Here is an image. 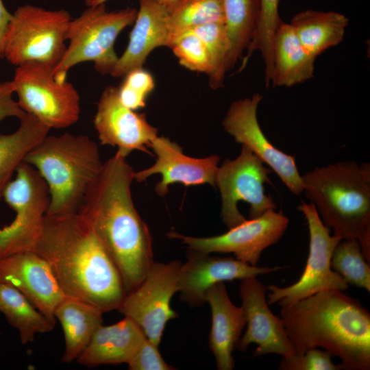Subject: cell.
I'll list each match as a JSON object with an SVG mask.
<instances>
[{"mask_svg": "<svg viewBox=\"0 0 370 370\" xmlns=\"http://www.w3.org/2000/svg\"><path fill=\"white\" fill-rule=\"evenodd\" d=\"M134 173L126 158L116 153L103 164L77 212L116 264L127 293L139 285L154 262L150 231L132 200Z\"/></svg>", "mask_w": 370, "mask_h": 370, "instance_id": "6da1fadb", "label": "cell"}, {"mask_svg": "<svg viewBox=\"0 0 370 370\" xmlns=\"http://www.w3.org/2000/svg\"><path fill=\"white\" fill-rule=\"evenodd\" d=\"M33 251L49 264L66 297L103 313L120 307L127 293L119 271L79 213L46 215Z\"/></svg>", "mask_w": 370, "mask_h": 370, "instance_id": "7a4b0ae2", "label": "cell"}, {"mask_svg": "<svg viewBox=\"0 0 370 370\" xmlns=\"http://www.w3.org/2000/svg\"><path fill=\"white\" fill-rule=\"evenodd\" d=\"M280 319L297 354L321 347L340 369H370V313L339 290L323 291L282 307Z\"/></svg>", "mask_w": 370, "mask_h": 370, "instance_id": "3957f363", "label": "cell"}, {"mask_svg": "<svg viewBox=\"0 0 370 370\" xmlns=\"http://www.w3.org/2000/svg\"><path fill=\"white\" fill-rule=\"evenodd\" d=\"M303 192L334 234L358 240L370 262V164L343 161L301 175Z\"/></svg>", "mask_w": 370, "mask_h": 370, "instance_id": "277c9868", "label": "cell"}, {"mask_svg": "<svg viewBox=\"0 0 370 370\" xmlns=\"http://www.w3.org/2000/svg\"><path fill=\"white\" fill-rule=\"evenodd\" d=\"M24 162L38 171L48 186V216L77 212L103 164L95 141L86 135L70 133L47 134Z\"/></svg>", "mask_w": 370, "mask_h": 370, "instance_id": "5b68a950", "label": "cell"}, {"mask_svg": "<svg viewBox=\"0 0 370 370\" xmlns=\"http://www.w3.org/2000/svg\"><path fill=\"white\" fill-rule=\"evenodd\" d=\"M70 13L25 4L18 6L2 37L0 58L16 66L39 62L55 67L66 49Z\"/></svg>", "mask_w": 370, "mask_h": 370, "instance_id": "8992f818", "label": "cell"}, {"mask_svg": "<svg viewBox=\"0 0 370 370\" xmlns=\"http://www.w3.org/2000/svg\"><path fill=\"white\" fill-rule=\"evenodd\" d=\"M138 10L126 8L108 11L106 4L86 8L72 18L67 32L69 45L53 69L56 79L66 80L68 71L74 66L91 62L102 75L110 74L119 57L114 50L120 33L135 21Z\"/></svg>", "mask_w": 370, "mask_h": 370, "instance_id": "52a82bcc", "label": "cell"}, {"mask_svg": "<svg viewBox=\"0 0 370 370\" xmlns=\"http://www.w3.org/2000/svg\"><path fill=\"white\" fill-rule=\"evenodd\" d=\"M53 66L28 62L16 66L11 80L21 109L51 129H64L80 117V96L66 80L55 78Z\"/></svg>", "mask_w": 370, "mask_h": 370, "instance_id": "ba28073f", "label": "cell"}, {"mask_svg": "<svg viewBox=\"0 0 370 370\" xmlns=\"http://www.w3.org/2000/svg\"><path fill=\"white\" fill-rule=\"evenodd\" d=\"M2 198L16 216L9 225L0 227V258L34 251L50 203L46 182L34 167L23 161Z\"/></svg>", "mask_w": 370, "mask_h": 370, "instance_id": "9c48e42d", "label": "cell"}, {"mask_svg": "<svg viewBox=\"0 0 370 370\" xmlns=\"http://www.w3.org/2000/svg\"><path fill=\"white\" fill-rule=\"evenodd\" d=\"M297 209L304 214L310 234L306 264L301 277L293 284L285 288L273 284L267 287L270 291L268 304L278 303L283 307L321 291H345L348 288L347 283L330 266L334 249L341 238L330 234V228L324 225L313 204L302 201Z\"/></svg>", "mask_w": 370, "mask_h": 370, "instance_id": "30bf717a", "label": "cell"}, {"mask_svg": "<svg viewBox=\"0 0 370 370\" xmlns=\"http://www.w3.org/2000/svg\"><path fill=\"white\" fill-rule=\"evenodd\" d=\"M271 172L244 145L235 159H226L219 166L215 185L221 197V217L229 229L246 220L238 209L239 201L249 204V219L276 209L273 198L265 193L264 183L269 182V175Z\"/></svg>", "mask_w": 370, "mask_h": 370, "instance_id": "8fae6325", "label": "cell"}, {"mask_svg": "<svg viewBox=\"0 0 370 370\" xmlns=\"http://www.w3.org/2000/svg\"><path fill=\"white\" fill-rule=\"evenodd\" d=\"M182 262H153L143 280L125 296L118 310L134 321L146 337L158 345L167 322L178 314L171 308V299L177 292Z\"/></svg>", "mask_w": 370, "mask_h": 370, "instance_id": "7c38bea8", "label": "cell"}, {"mask_svg": "<svg viewBox=\"0 0 370 370\" xmlns=\"http://www.w3.org/2000/svg\"><path fill=\"white\" fill-rule=\"evenodd\" d=\"M288 222L282 211L269 210L217 236L194 237L170 232L168 237L182 241L191 250L205 254L233 253L236 259L256 266L262 251L281 238Z\"/></svg>", "mask_w": 370, "mask_h": 370, "instance_id": "4fadbf2b", "label": "cell"}, {"mask_svg": "<svg viewBox=\"0 0 370 370\" xmlns=\"http://www.w3.org/2000/svg\"><path fill=\"white\" fill-rule=\"evenodd\" d=\"M262 99L259 93L234 101L222 125L236 142L247 147L263 163L269 165L293 194L303 192V184L294 156L276 148L263 133L257 118L258 104Z\"/></svg>", "mask_w": 370, "mask_h": 370, "instance_id": "5bb4252c", "label": "cell"}, {"mask_svg": "<svg viewBox=\"0 0 370 370\" xmlns=\"http://www.w3.org/2000/svg\"><path fill=\"white\" fill-rule=\"evenodd\" d=\"M93 124L102 145L116 147L119 154L126 158L134 150L149 153L147 149L158 136V129L120 101L118 87L108 86L97 103Z\"/></svg>", "mask_w": 370, "mask_h": 370, "instance_id": "9a60e30c", "label": "cell"}, {"mask_svg": "<svg viewBox=\"0 0 370 370\" xmlns=\"http://www.w3.org/2000/svg\"><path fill=\"white\" fill-rule=\"evenodd\" d=\"M266 292L267 287L256 277L241 280L239 295L247 327L235 347L245 352L251 343H256L254 356L267 354H278L283 357L293 355L295 350L281 319L271 311Z\"/></svg>", "mask_w": 370, "mask_h": 370, "instance_id": "2e32d148", "label": "cell"}, {"mask_svg": "<svg viewBox=\"0 0 370 370\" xmlns=\"http://www.w3.org/2000/svg\"><path fill=\"white\" fill-rule=\"evenodd\" d=\"M281 269L249 264L232 257H217L189 249L187 260L181 264L177 292L191 306L204 304L205 294L212 286L226 281L257 277Z\"/></svg>", "mask_w": 370, "mask_h": 370, "instance_id": "e0dca14e", "label": "cell"}, {"mask_svg": "<svg viewBox=\"0 0 370 370\" xmlns=\"http://www.w3.org/2000/svg\"><path fill=\"white\" fill-rule=\"evenodd\" d=\"M0 282L18 289L55 325V310L66 296L42 257L33 251L1 257Z\"/></svg>", "mask_w": 370, "mask_h": 370, "instance_id": "ac0fdd59", "label": "cell"}, {"mask_svg": "<svg viewBox=\"0 0 370 370\" xmlns=\"http://www.w3.org/2000/svg\"><path fill=\"white\" fill-rule=\"evenodd\" d=\"M156 156L151 166L134 173V180L144 182L149 177L160 174L161 180L155 186L156 193L164 197L173 183L184 186L209 184L215 187L216 175L220 158L217 155L197 158L184 154L176 143L165 136H157L149 145Z\"/></svg>", "mask_w": 370, "mask_h": 370, "instance_id": "d6986e66", "label": "cell"}, {"mask_svg": "<svg viewBox=\"0 0 370 370\" xmlns=\"http://www.w3.org/2000/svg\"><path fill=\"white\" fill-rule=\"evenodd\" d=\"M138 2L139 8L127 46L110 73L112 77H124L130 71L143 67L154 49L170 48L171 45L166 9L153 0Z\"/></svg>", "mask_w": 370, "mask_h": 370, "instance_id": "ffe728a7", "label": "cell"}, {"mask_svg": "<svg viewBox=\"0 0 370 370\" xmlns=\"http://www.w3.org/2000/svg\"><path fill=\"white\" fill-rule=\"evenodd\" d=\"M205 301L211 309L209 347L217 369L232 370L234 367L232 352L246 325L243 308L232 302L223 282L210 286L206 292Z\"/></svg>", "mask_w": 370, "mask_h": 370, "instance_id": "44dd1931", "label": "cell"}, {"mask_svg": "<svg viewBox=\"0 0 370 370\" xmlns=\"http://www.w3.org/2000/svg\"><path fill=\"white\" fill-rule=\"evenodd\" d=\"M146 336L132 319L124 317L112 325H101L76 361L88 367L128 363Z\"/></svg>", "mask_w": 370, "mask_h": 370, "instance_id": "7402d4cb", "label": "cell"}, {"mask_svg": "<svg viewBox=\"0 0 370 370\" xmlns=\"http://www.w3.org/2000/svg\"><path fill=\"white\" fill-rule=\"evenodd\" d=\"M314 58L302 46L290 24L283 21L276 29L273 43L274 86L290 87L313 77Z\"/></svg>", "mask_w": 370, "mask_h": 370, "instance_id": "603a6c76", "label": "cell"}, {"mask_svg": "<svg viewBox=\"0 0 370 370\" xmlns=\"http://www.w3.org/2000/svg\"><path fill=\"white\" fill-rule=\"evenodd\" d=\"M102 314L98 308L69 297L58 305L54 316L62 326L65 340L62 362L70 363L81 355L102 325Z\"/></svg>", "mask_w": 370, "mask_h": 370, "instance_id": "cb8c5ba5", "label": "cell"}, {"mask_svg": "<svg viewBox=\"0 0 370 370\" xmlns=\"http://www.w3.org/2000/svg\"><path fill=\"white\" fill-rule=\"evenodd\" d=\"M349 19L335 12L308 10L295 14L291 26L304 49L314 58L343 39Z\"/></svg>", "mask_w": 370, "mask_h": 370, "instance_id": "d4e9b609", "label": "cell"}, {"mask_svg": "<svg viewBox=\"0 0 370 370\" xmlns=\"http://www.w3.org/2000/svg\"><path fill=\"white\" fill-rule=\"evenodd\" d=\"M20 125L14 132L0 133V200L12 175L29 151L50 131V129L31 114L19 119Z\"/></svg>", "mask_w": 370, "mask_h": 370, "instance_id": "484cf974", "label": "cell"}, {"mask_svg": "<svg viewBox=\"0 0 370 370\" xmlns=\"http://www.w3.org/2000/svg\"><path fill=\"white\" fill-rule=\"evenodd\" d=\"M0 312L18 333L21 342L27 344L38 334L53 329L51 323L29 299L12 285L0 282Z\"/></svg>", "mask_w": 370, "mask_h": 370, "instance_id": "4316f807", "label": "cell"}, {"mask_svg": "<svg viewBox=\"0 0 370 370\" xmlns=\"http://www.w3.org/2000/svg\"><path fill=\"white\" fill-rule=\"evenodd\" d=\"M225 25L230 47L226 71L242 58L253 37L257 15L258 0H223Z\"/></svg>", "mask_w": 370, "mask_h": 370, "instance_id": "83f0119b", "label": "cell"}, {"mask_svg": "<svg viewBox=\"0 0 370 370\" xmlns=\"http://www.w3.org/2000/svg\"><path fill=\"white\" fill-rule=\"evenodd\" d=\"M166 10L171 45L177 37L193 28L210 23H225L223 0H180Z\"/></svg>", "mask_w": 370, "mask_h": 370, "instance_id": "f1b7e54d", "label": "cell"}, {"mask_svg": "<svg viewBox=\"0 0 370 370\" xmlns=\"http://www.w3.org/2000/svg\"><path fill=\"white\" fill-rule=\"evenodd\" d=\"M280 0H258V15L251 40L247 48L239 71L243 70L256 50H259L265 64V84L269 86L273 71V43L277 28L282 23L278 7Z\"/></svg>", "mask_w": 370, "mask_h": 370, "instance_id": "f546056e", "label": "cell"}, {"mask_svg": "<svg viewBox=\"0 0 370 370\" xmlns=\"http://www.w3.org/2000/svg\"><path fill=\"white\" fill-rule=\"evenodd\" d=\"M330 266L347 284L370 291L369 262L365 260L358 239H341L334 249Z\"/></svg>", "mask_w": 370, "mask_h": 370, "instance_id": "4dcf8cb0", "label": "cell"}, {"mask_svg": "<svg viewBox=\"0 0 370 370\" xmlns=\"http://www.w3.org/2000/svg\"><path fill=\"white\" fill-rule=\"evenodd\" d=\"M190 31V30H189ZM204 42L208 51L212 71L209 85L213 89L223 86L230 44L224 23H214L192 29Z\"/></svg>", "mask_w": 370, "mask_h": 370, "instance_id": "1f68e13d", "label": "cell"}, {"mask_svg": "<svg viewBox=\"0 0 370 370\" xmlns=\"http://www.w3.org/2000/svg\"><path fill=\"white\" fill-rule=\"evenodd\" d=\"M170 49L182 66L208 76L212 73V67L207 48L193 31H187L177 37Z\"/></svg>", "mask_w": 370, "mask_h": 370, "instance_id": "d6a6232c", "label": "cell"}, {"mask_svg": "<svg viewBox=\"0 0 370 370\" xmlns=\"http://www.w3.org/2000/svg\"><path fill=\"white\" fill-rule=\"evenodd\" d=\"M118 87L120 101L128 108L137 110L146 106V99L155 87L152 75L143 67L130 71Z\"/></svg>", "mask_w": 370, "mask_h": 370, "instance_id": "836d02e7", "label": "cell"}, {"mask_svg": "<svg viewBox=\"0 0 370 370\" xmlns=\"http://www.w3.org/2000/svg\"><path fill=\"white\" fill-rule=\"evenodd\" d=\"M331 356L325 350L317 347L310 349L302 354H295L283 357L279 369L281 370H339Z\"/></svg>", "mask_w": 370, "mask_h": 370, "instance_id": "e575fe53", "label": "cell"}, {"mask_svg": "<svg viewBox=\"0 0 370 370\" xmlns=\"http://www.w3.org/2000/svg\"><path fill=\"white\" fill-rule=\"evenodd\" d=\"M130 370H173L167 364L158 350V345L145 339L131 360L127 363Z\"/></svg>", "mask_w": 370, "mask_h": 370, "instance_id": "d590c367", "label": "cell"}, {"mask_svg": "<svg viewBox=\"0 0 370 370\" xmlns=\"http://www.w3.org/2000/svg\"><path fill=\"white\" fill-rule=\"evenodd\" d=\"M14 94V87L11 80L0 84V123L9 117L20 119L26 114L17 101L13 99Z\"/></svg>", "mask_w": 370, "mask_h": 370, "instance_id": "8d00e7d4", "label": "cell"}, {"mask_svg": "<svg viewBox=\"0 0 370 370\" xmlns=\"http://www.w3.org/2000/svg\"><path fill=\"white\" fill-rule=\"evenodd\" d=\"M11 17L12 14L8 11L3 1L0 0V50L2 37Z\"/></svg>", "mask_w": 370, "mask_h": 370, "instance_id": "74e56055", "label": "cell"}, {"mask_svg": "<svg viewBox=\"0 0 370 370\" xmlns=\"http://www.w3.org/2000/svg\"><path fill=\"white\" fill-rule=\"evenodd\" d=\"M86 7L97 6L101 4H106L108 0H80Z\"/></svg>", "mask_w": 370, "mask_h": 370, "instance_id": "f35d334b", "label": "cell"}, {"mask_svg": "<svg viewBox=\"0 0 370 370\" xmlns=\"http://www.w3.org/2000/svg\"><path fill=\"white\" fill-rule=\"evenodd\" d=\"M153 1L166 9L180 0H153Z\"/></svg>", "mask_w": 370, "mask_h": 370, "instance_id": "ab89813d", "label": "cell"}, {"mask_svg": "<svg viewBox=\"0 0 370 370\" xmlns=\"http://www.w3.org/2000/svg\"><path fill=\"white\" fill-rule=\"evenodd\" d=\"M2 82L0 80V84Z\"/></svg>", "mask_w": 370, "mask_h": 370, "instance_id": "60d3db41", "label": "cell"}]
</instances>
